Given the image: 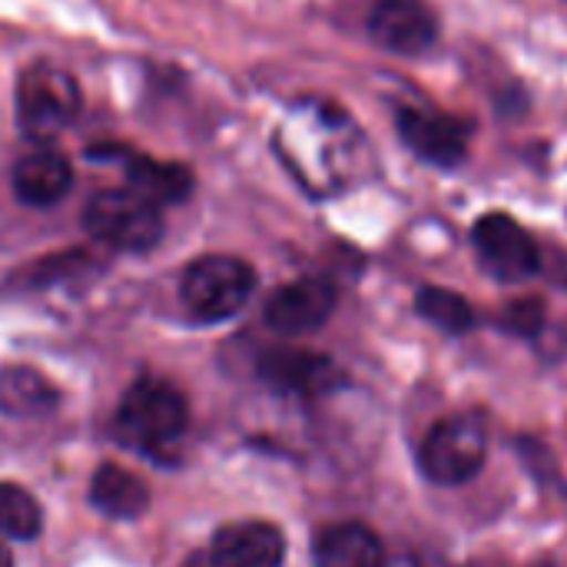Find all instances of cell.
<instances>
[{
    "label": "cell",
    "instance_id": "cell-17",
    "mask_svg": "<svg viewBox=\"0 0 567 567\" xmlns=\"http://www.w3.org/2000/svg\"><path fill=\"white\" fill-rule=\"evenodd\" d=\"M415 309L425 322H432L435 329H442L449 336H462L475 326V312H472L468 299L452 289H439V286L422 289L415 296Z\"/></svg>",
    "mask_w": 567,
    "mask_h": 567
},
{
    "label": "cell",
    "instance_id": "cell-19",
    "mask_svg": "<svg viewBox=\"0 0 567 567\" xmlns=\"http://www.w3.org/2000/svg\"><path fill=\"white\" fill-rule=\"evenodd\" d=\"M502 322H505L508 332L535 336V332L542 329V322H545V306H542L538 299H522V302H515V306L505 309Z\"/></svg>",
    "mask_w": 567,
    "mask_h": 567
},
{
    "label": "cell",
    "instance_id": "cell-15",
    "mask_svg": "<svg viewBox=\"0 0 567 567\" xmlns=\"http://www.w3.org/2000/svg\"><path fill=\"white\" fill-rule=\"evenodd\" d=\"M56 409V389L33 369L10 365L0 372V412L13 419H43Z\"/></svg>",
    "mask_w": 567,
    "mask_h": 567
},
{
    "label": "cell",
    "instance_id": "cell-18",
    "mask_svg": "<svg viewBox=\"0 0 567 567\" xmlns=\"http://www.w3.org/2000/svg\"><path fill=\"white\" fill-rule=\"evenodd\" d=\"M43 528V512L37 498L20 485H0V535L30 542Z\"/></svg>",
    "mask_w": 567,
    "mask_h": 567
},
{
    "label": "cell",
    "instance_id": "cell-4",
    "mask_svg": "<svg viewBox=\"0 0 567 567\" xmlns=\"http://www.w3.org/2000/svg\"><path fill=\"white\" fill-rule=\"evenodd\" d=\"M488 458V432L475 415H452L432 425L419 449L422 475L442 488L472 482Z\"/></svg>",
    "mask_w": 567,
    "mask_h": 567
},
{
    "label": "cell",
    "instance_id": "cell-5",
    "mask_svg": "<svg viewBox=\"0 0 567 567\" xmlns=\"http://www.w3.org/2000/svg\"><path fill=\"white\" fill-rule=\"evenodd\" d=\"M83 226L100 243L123 252H146L163 239L159 206L133 189H103L86 203Z\"/></svg>",
    "mask_w": 567,
    "mask_h": 567
},
{
    "label": "cell",
    "instance_id": "cell-11",
    "mask_svg": "<svg viewBox=\"0 0 567 567\" xmlns=\"http://www.w3.org/2000/svg\"><path fill=\"white\" fill-rule=\"evenodd\" d=\"M93 159H123L126 163V179L130 189L140 193L143 199H150L153 206H169L189 196L193 189V173L179 163H156L150 156L130 153V150H116V146H103V150H90Z\"/></svg>",
    "mask_w": 567,
    "mask_h": 567
},
{
    "label": "cell",
    "instance_id": "cell-21",
    "mask_svg": "<svg viewBox=\"0 0 567 567\" xmlns=\"http://www.w3.org/2000/svg\"><path fill=\"white\" fill-rule=\"evenodd\" d=\"M0 567H10V555H7V548L0 545Z\"/></svg>",
    "mask_w": 567,
    "mask_h": 567
},
{
    "label": "cell",
    "instance_id": "cell-2",
    "mask_svg": "<svg viewBox=\"0 0 567 567\" xmlns=\"http://www.w3.org/2000/svg\"><path fill=\"white\" fill-rule=\"evenodd\" d=\"M256 272L236 256H203L196 259L179 282L183 306L196 322L233 319L252 296Z\"/></svg>",
    "mask_w": 567,
    "mask_h": 567
},
{
    "label": "cell",
    "instance_id": "cell-13",
    "mask_svg": "<svg viewBox=\"0 0 567 567\" xmlns=\"http://www.w3.org/2000/svg\"><path fill=\"white\" fill-rule=\"evenodd\" d=\"M73 186V169L66 156L53 150H33L13 166V193L27 206H53Z\"/></svg>",
    "mask_w": 567,
    "mask_h": 567
},
{
    "label": "cell",
    "instance_id": "cell-20",
    "mask_svg": "<svg viewBox=\"0 0 567 567\" xmlns=\"http://www.w3.org/2000/svg\"><path fill=\"white\" fill-rule=\"evenodd\" d=\"M385 567H422L419 561H412V558H399V561H392V565Z\"/></svg>",
    "mask_w": 567,
    "mask_h": 567
},
{
    "label": "cell",
    "instance_id": "cell-1",
    "mask_svg": "<svg viewBox=\"0 0 567 567\" xmlns=\"http://www.w3.org/2000/svg\"><path fill=\"white\" fill-rule=\"evenodd\" d=\"M80 113L76 80L53 63H33L17 80V126L23 136L47 143Z\"/></svg>",
    "mask_w": 567,
    "mask_h": 567
},
{
    "label": "cell",
    "instance_id": "cell-10",
    "mask_svg": "<svg viewBox=\"0 0 567 567\" xmlns=\"http://www.w3.org/2000/svg\"><path fill=\"white\" fill-rule=\"evenodd\" d=\"M286 538L266 522H236L216 532L213 565L216 567H282Z\"/></svg>",
    "mask_w": 567,
    "mask_h": 567
},
{
    "label": "cell",
    "instance_id": "cell-8",
    "mask_svg": "<svg viewBox=\"0 0 567 567\" xmlns=\"http://www.w3.org/2000/svg\"><path fill=\"white\" fill-rule=\"evenodd\" d=\"M336 309V286L329 279L309 276L272 292L266 302V322L282 336L316 332Z\"/></svg>",
    "mask_w": 567,
    "mask_h": 567
},
{
    "label": "cell",
    "instance_id": "cell-16",
    "mask_svg": "<svg viewBox=\"0 0 567 567\" xmlns=\"http://www.w3.org/2000/svg\"><path fill=\"white\" fill-rule=\"evenodd\" d=\"M90 502L110 515V518H140L150 505V492L146 485L130 475L126 468H116V465H103L96 475H93V485H90Z\"/></svg>",
    "mask_w": 567,
    "mask_h": 567
},
{
    "label": "cell",
    "instance_id": "cell-14",
    "mask_svg": "<svg viewBox=\"0 0 567 567\" xmlns=\"http://www.w3.org/2000/svg\"><path fill=\"white\" fill-rule=\"evenodd\" d=\"M316 565L319 567H385V551L375 532L365 525L346 522L332 525L316 538Z\"/></svg>",
    "mask_w": 567,
    "mask_h": 567
},
{
    "label": "cell",
    "instance_id": "cell-6",
    "mask_svg": "<svg viewBox=\"0 0 567 567\" xmlns=\"http://www.w3.org/2000/svg\"><path fill=\"white\" fill-rule=\"evenodd\" d=\"M475 249L492 276L502 282H522L538 272V246L522 223L508 213H488L475 223Z\"/></svg>",
    "mask_w": 567,
    "mask_h": 567
},
{
    "label": "cell",
    "instance_id": "cell-12",
    "mask_svg": "<svg viewBox=\"0 0 567 567\" xmlns=\"http://www.w3.org/2000/svg\"><path fill=\"white\" fill-rule=\"evenodd\" d=\"M259 372L272 389L296 392V395H319V392H329L339 382L336 362L319 355V352L279 349V352H269L259 362Z\"/></svg>",
    "mask_w": 567,
    "mask_h": 567
},
{
    "label": "cell",
    "instance_id": "cell-9",
    "mask_svg": "<svg viewBox=\"0 0 567 567\" xmlns=\"http://www.w3.org/2000/svg\"><path fill=\"white\" fill-rule=\"evenodd\" d=\"M399 133L405 146L435 166H458L468 156V126L449 113H429V110H402L399 113Z\"/></svg>",
    "mask_w": 567,
    "mask_h": 567
},
{
    "label": "cell",
    "instance_id": "cell-3",
    "mask_svg": "<svg viewBox=\"0 0 567 567\" xmlns=\"http://www.w3.org/2000/svg\"><path fill=\"white\" fill-rule=\"evenodd\" d=\"M186 399L166 385V382H136L123 402H120V435L150 452V455H163L169 445L179 442L183 429H186Z\"/></svg>",
    "mask_w": 567,
    "mask_h": 567
},
{
    "label": "cell",
    "instance_id": "cell-7",
    "mask_svg": "<svg viewBox=\"0 0 567 567\" xmlns=\"http://www.w3.org/2000/svg\"><path fill=\"white\" fill-rule=\"evenodd\" d=\"M369 37L402 56L425 53L439 37V20L422 0H379L369 13Z\"/></svg>",
    "mask_w": 567,
    "mask_h": 567
}]
</instances>
